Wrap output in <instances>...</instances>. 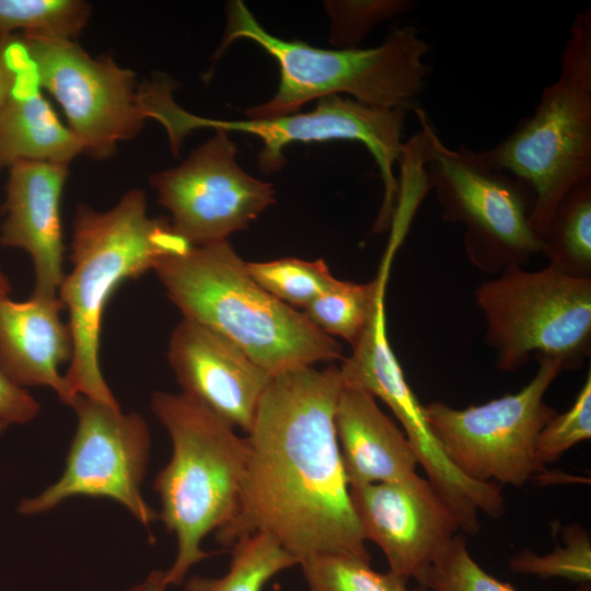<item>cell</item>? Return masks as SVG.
I'll return each instance as SVG.
<instances>
[{
  "label": "cell",
  "mask_w": 591,
  "mask_h": 591,
  "mask_svg": "<svg viewBox=\"0 0 591 591\" xmlns=\"http://www.w3.org/2000/svg\"><path fill=\"white\" fill-rule=\"evenodd\" d=\"M534 378L514 394L463 409L442 402L424 405L427 419L453 465L479 483L520 487L536 475L534 447L557 414L544 396L563 371L552 358H536Z\"/></svg>",
  "instance_id": "cell-10"
},
{
  "label": "cell",
  "mask_w": 591,
  "mask_h": 591,
  "mask_svg": "<svg viewBox=\"0 0 591 591\" xmlns=\"http://www.w3.org/2000/svg\"><path fill=\"white\" fill-rule=\"evenodd\" d=\"M151 409L172 440L171 460L153 487L161 501L159 519L177 541L164 582L178 586L194 565L215 554L201 548L204 537L225 526L237 511L248 443L183 393H152Z\"/></svg>",
  "instance_id": "cell-5"
},
{
  "label": "cell",
  "mask_w": 591,
  "mask_h": 591,
  "mask_svg": "<svg viewBox=\"0 0 591 591\" xmlns=\"http://www.w3.org/2000/svg\"><path fill=\"white\" fill-rule=\"evenodd\" d=\"M364 540L375 543L390 571L417 580L460 525L431 484L417 474L402 480L349 487Z\"/></svg>",
  "instance_id": "cell-15"
},
{
  "label": "cell",
  "mask_w": 591,
  "mask_h": 591,
  "mask_svg": "<svg viewBox=\"0 0 591 591\" xmlns=\"http://www.w3.org/2000/svg\"><path fill=\"white\" fill-rule=\"evenodd\" d=\"M575 591H591V584L590 582L580 583Z\"/></svg>",
  "instance_id": "cell-35"
},
{
  "label": "cell",
  "mask_w": 591,
  "mask_h": 591,
  "mask_svg": "<svg viewBox=\"0 0 591 591\" xmlns=\"http://www.w3.org/2000/svg\"><path fill=\"white\" fill-rule=\"evenodd\" d=\"M236 154L229 132L216 129L179 165L150 177L174 233L189 245L228 240L275 202L273 185L243 171Z\"/></svg>",
  "instance_id": "cell-13"
},
{
  "label": "cell",
  "mask_w": 591,
  "mask_h": 591,
  "mask_svg": "<svg viewBox=\"0 0 591 591\" xmlns=\"http://www.w3.org/2000/svg\"><path fill=\"white\" fill-rule=\"evenodd\" d=\"M485 164L526 182L531 215L543 237L552 213L577 183L591 177V10L578 11L564 46L558 79L544 88L531 116L494 148Z\"/></svg>",
  "instance_id": "cell-6"
},
{
  "label": "cell",
  "mask_w": 591,
  "mask_h": 591,
  "mask_svg": "<svg viewBox=\"0 0 591 591\" xmlns=\"http://www.w3.org/2000/svg\"><path fill=\"white\" fill-rule=\"evenodd\" d=\"M192 245L176 235L163 218H150L142 189L127 192L106 211L78 205L72 221L71 269L58 291L73 341L72 358L65 374L73 398L119 408L103 378L100 337L104 308L126 279L153 269L163 257L185 252Z\"/></svg>",
  "instance_id": "cell-3"
},
{
  "label": "cell",
  "mask_w": 591,
  "mask_h": 591,
  "mask_svg": "<svg viewBox=\"0 0 591 591\" xmlns=\"http://www.w3.org/2000/svg\"><path fill=\"white\" fill-rule=\"evenodd\" d=\"M424 134V163L429 189L442 219L463 223V245L480 271L499 274L523 267L542 253L543 241L531 223L535 196L530 185L489 169L479 152L445 146L427 114L415 109Z\"/></svg>",
  "instance_id": "cell-7"
},
{
  "label": "cell",
  "mask_w": 591,
  "mask_h": 591,
  "mask_svg": "<svg viewBox=\"0 0 591 591\" xmlns=\"http://www.w3.org/2000/svg\"><path fill=\"white\" fill-rule=\"evenodd\" d=\"M308 591H404L406 579L373 570L370 560L343 553H315L298 564Z\"/></svg>",
  "instance_id": "cell-25"
},
{
  "label": "cell",
  "mask_w": 591,
  "mask_h": 591,
  "mask_svg": "<svg viewBox=\"0 0 591 591\" xmlns=\"http://www.w3.org/2000/svg\"><path fill=\"white\" fill-rule=\"evenodd\" d=\"M474 300L486 323L484 341L496 367L512 372L532 357L557 360L578 370L591 352V278L546 266H511L482 282Z\"/></svg>",
  "instance_id": "cell-8"
},
{
  "label": "cell",
  "mask_w": 591,
  "mask_h": 591,
  "mask_svg": "<svg viewBox=\"0 0 591 591\" xmlns=\"http://www.w3.org/2000/svg\"><path fill=\"white\" fill-rule=\"evenodd\" d=\"M37 82L62 107L69 128L95 160L109 158L135 138L157 106L169 79L138 83L134 71L111 56L92 57L74 40L22 34Z\"/></svg>",
  "instance_id": "cell-9"
},
{
  "label": "cell",
  "mask_w": 591,
  "mask_h": 591,
  "mask_svg": "<svg viewBox=\"0 0 591 591\" xmlns=\"http://www.w3.org/2000/svg\"><path fill=\"white\" fill-rule=\"evenodd\" d=\"M339 367L294 369L271 378L247 432L248 457L237 511L216 532L232 546L256 532L299 560L343 553L370 560L352 509L335 429Z\"/></svg>",
  "instance_id": "cell-1"
},
{
  "label": "cell",
  "mask_w": 591,
  "mask_h": 591,
  "mask_svg": "<svg viewBox=\"0 0 591 591\" xmlns=\"http://www.w3.org/2000/svg\"><path fill=\"white\" fill-rule=\"evenodd\" d=\"M153 270L184 318L234 343L271 378L344 360L340 343L264 290L228 240L165 256Z\"/></svg>",
  "instance_id": "cell-2"
},
{
  "label": "cell",
  "mask_w": 591,
  "mask_h": 591,
  "mask_svg": "<svg viewBox=\"0 0 591 591\" xmlns=\"http://www.w3.org/2000/svg\"><path fill=\"white\" fill-rule=\"evenodd\" d=\"M167 360L183 394L233 428L251 430L271 376L234 343L182 317L171 333Z\"/></svg>",
  "instance_id": "cell-16"
},
{
  "label": "cell",
  "mask_w": 591,
  "mask_h": 591,
  "mask_svg": "<svg viewBox=\"0 0 591 591\" xmlns=\"http://www.w3.org/2000/svg\"><path fill=\"white\" fill-rule=\"evenodd\" d=\"M11 291L10 282L7 279L5 275L0 269V300L9 298Z\"/></svg>",
  "instance_id": "cell-34"
},
{
  "label": "cell",
  "mask_w": 591,
  "mask_h": 591,
  "mask_svg": "<svg viewBox=\"0 0 591 591\" xmlns=\"http://www.w3.org/2000/svg\"><path fill=\"white\" fill-rule=\"evenodd\" d=\"M416 581L432 591H515L473 559L465 536L459 533L442 547Z\"/></svg>",
  "instance_id": "cell-28"
},
{
  "label": "cell",
  "mask_w": 591,
  "mask_h": 591,
  "mask_svg": "<svg viewBox=\"0 0 591 591\" xmlns=\"http://www.w3.org/2000/svg\"><path fill=\"white\" fill-rule=\"evenodd\" d=\"M344 385L383 401L403 427L418 464L459 522L460 531H479L478 512L499 518L505 512L501 485L475 482L462 474L436 437L386 336L384 303L379 305L352 352L339 367Z\"/></svg>",
  "instance_id": "cell-11"
},
{
  "label": "cell",
  "mask_w": 591,
  "mask_h": 591,
  "mask_svg": "<svg viewBox=\"0 0 591 591\" xmlns=\"http://www.w3.org/2000/svg\"><path fill=\"white\" fill-rule=\"evenodd\" d=\"M82 0H0V34H23L74 40L91 16Z\"/></svg>",
  "instance_id": "cell-24"
},
{
  "label": "cell",
  "mask_w": 591,
  "mask_h": 591,
  "mask_svg": "<svg viewBox=\"0 0 591 591\" xmlns=\"http://www.w3.org/2000/svg\"><path fill=\"white\" fill-rule=\"evenodd\" d=\"M240 38L263 47L280 71L276 94L245 109L248 119L294 114L310 101L338 93L373 107L416 109L429 73L424 61L429 45L413 25L393 30L376 47L323 49L269 34L242 1H231L225 32L213 58Z\"/></svg>",
  "instance_id": "cell-4"
},
{
  "label": "cell",
  "mask_w": 591,
  "mask_h": 591,
  "mask_svg": "<svg viewBox=\"0 0 591 591\" xmlns=\"http://www.w3.org/2000/svg\"><path fill=\"white\" fill-rule=\"evenodd\" d=\"M408 112L406 108L373 107L354 99L329 95L320 99L312 112L280 117L231 121L189 114L187 129L192 132L199 128H213L257 136L264 144L258 154V167L266 174L282 166L283 148L292 142L360 141L373 155L381 173L384 198L379 217L386 220L392 217L394 200L398 197L394 165L403 155L405 143L402 137Z\"/></svg>",
  "instance_id": "cell-14"
},
{
  "label": "cell",
  "mask_w": 591,
  "mask_h": 591,
  "mask_svg": "<svg viewBox=\"0 0 591 591\" xmlns=\"http://www.w3.org/2000/svg\"><path fill=\"white\" fill-rule=\"evenodd\" d=\"M542 241L547 266L571 277L591 278V177L563 196Z\"/></svg>",
  "instance_id": "cell-21"
},
{
  "label": "cell",
  "mask_w": 591,
  "mask_h": 591,
  "mask_svg": "<svg viewBox=\"0 0 591 591\" xmlns=\"http://www.w3.org/2000/svg\"><path fill=\"white\" fill-rule=\"evenodd\" d=\"M591 438V371L576 396L572 406L556 414L541 430L534 447L536 475L557 461L567 450Z\"/></svg>",
  "instance_id": "cell-29"
},
{
  "label": "cell",
  "mask_w": 591,
  "mask_h": 591,
  "mask_svg": "<svg viewBox=\"0 0 591 591\" xmlns=\"http://www.w3.org/2000/svg\"><path fill=\"white\" fill-rule=\"evenodd\" d=\"M68 164L21 162L9 169L0 245L25 251L35 273L34 296L56 298L65 278L60 199Z\"/></svg>",
  "instance_id": "cell-17"
},
{
  "label": "cell",
  "mask_w": 591,
  "mask_h": 591,
  "mask_svg": "<svg viewBox=\"0 0 591 591\" xmlns=\"http://www.w3.org/2000/svg\"><path fill=\"white\" fill-rule=\"evenodd\" d=\"M80 153L81 141L38 90L12 92L0 112V171L21 162L69 164Z\"/></svg>",
  "instance_id": "cell-20"
},
{
  "label": "cell",
  "mask_w": 591,
  "mask_h": 591,
  "mask_svg": "<svg viewBox=\"0 0 591 591\" xmlns=\"http://www.w3.org/2000/svg\"><path fill=\"white\" fill-rule=\"evenodd\" d=\"M39 409L37 401L0 369V420L8 425L28 422L37 416Z\"/></svg>",
  "instance_id": "cell-31"
},
{
  "label": "cell",
  "mask_w": 591,
  "mask_h": 591,
  "mask_svg": "<svg viewBox=\"0 0 591 591\" xmlns=\"http://www.w3.org/2000/svg\"><path fill=\"white\" fill-rule=\"evenodd\" d=\"M59 297L32 294L26 301L0 300V369L16 385L48 386L69 406V392L59 368L70 362L73 341Z\"/></svg>",
  "instance_id": "cell-18"
},
{
  "label": "cell",
  "mask_w": 591,
  "mask_h": 591,
  "mask_svg": "<svg viewBox=\"0 0 591 591\" xmlns=\"http://www.w3.org/2000/svg\"><path fill=\"white\" fill-rule=\"evenodd\" d=\"M13 35L0 34V112L15 89L18 73L9 55L14 42Z\"/></svg>",
  "instance_id": "cell-32"
},
{
  "label": "cell",
  "mask_w": 591,
  "mask_h": 591,
  "mask_svg": "<svg viewBox=\"0 0 591 591\" xmlns=\"http://www.w3.org/2000/svg\"><path fill=\"white\" fill-rule=\"evenodd\" d=\"M246 269L264 290L293 309L303 310L337 281L323 259L246 262Z\"/></svg>",
  "instance_id": "cell-26"
},
{
  "label": "cell",
  "mask_w": 591,
  "mask_h": 591,
  "mask_svg": "<svg viewBox=\"0 0 591 591\" xmlns=\"http://www.w3.org/2000/svg\"><path fill=\"white\" fill-rule=\"evenodd\" d=\"M8 426L7 422L0 420V432Z\"/></svg>",
  "instance_id": "cell-37"
},
{
  "label": "cell",
  "mask_w": 591,
  "mask_h": 591,
  "mask_svg": "<svg viewBox=\"0 0 591 591\" xmlns=\"http://www.w3.org/2000/svg\"><path fill=\"white\" fill-rule=\"evenodd\" d=\"M561 544L556 542L551 553L538 555L523 549L508 560L509 569L517 573L542 579L563 578L576 583L591 581V540L580 524L561 529Z\"/></svg>",
  "instance_id": "cell-27"
},
{
  "label": "cell",
  "mask_w": 591,
  "mask_h": 591,
  "mask_svg": "<svg viewBox=\"0 0 591 591\" xmlns=\"http://www.w3.org/2000/svg\"><path fill=\"white\" fill-rule=\"evenodd\" d=\"M404 591H432V590H430L429 588H426V587H424V586H419V587H417V588H415V589H413V590H408V589L406 588Z\"/></svg>",
  "instance_id": "cell-36"
},
{
  "label": "cell",
  "mask_w": 591,
  "mask_h": 591,
  "mask_svg": "<svg viewBox=\"0 0 591 591\" xmlns=\"http://www.w3.org/2000/svg\"><path fill=\"white\" fill-rule=\"evenodd\" d=\"M164 571L153 570L142 582L131 587L126 591H165Z\"/></svg>",
  "instance_id": "cell-33"
},
{
  "label": "cell",
  "mask_w": 591,
  "mask_h": 591,
  "mask_svg": "<svg viewBox=\"0 0 591 591\" xmlns=\"http://www.w3.org/2000/svg\"><path fill=\"white\" fill-rule=\"evenodd\" d=\"M335 429L349 487L417 474L418 461L405 433L369 392L343 384Z\"/></svg>",
  "instance_id": "cell-19"
},
{
  "label": "cell",
  "mask_w": 591,
  "mask_h": 591,
  "mask_svg": "<svg viewBox=\"0 0 591 591\" xmlns=\"http://www.w3.org/2000/svg\"><path fill=\"white\" fill-rule=\"evenodd\" d=\"M332 19L329 42L340 48H358L379 23L412 11L413 0L325 1Z\"/></svg>",
  "instance_id": "cell-30"
},
{
  "label": "cell",
  "mask_w": 591,
  "mask_h": 591,
  "mask_svg": "<svg viewBox=\"0 0 591 591\" xmlns=\"http://www.w3.org/2000/svg\"><path fill=\"white\" fill-rule=\"evenodd\" d=\"M385 274L368 283L337 281L304 309L305 316L322 332L347 340H359L376 309L383 303Z\"/></svg>",
  "instance_id": "cell-23"
},
{
  "label": "cell",
  "mask_w": 591,
  "mask_h": 591,
  "mask_svg": "<svg viewBox=\"0 0 591 591\" xmlns=\"http://www.w3.org/2000/svg\"><path fill=\"white\" fill-rule=\"evenodd\" d=\"M227 573L220 578L193 576L183 591H262L277 573L299 559L264 532L242 536L232 546Z\"/></svg>",
  "instance_id": "cell-22"
},
{
  "label": "cell",
  "mask_w": 591,
  "mask_h": 591,
  "mask_svg": "<svg viewBox=\"0 0 591 591\" xmlns=\"http://www.w3.org/2000/svg\"><path fill=\"white\" fill-rule=\"evenodd\" d=\"M71 407L78 416L61 477L33 498L19 505V512L33 515L53 509L78 495L111 498L143 525L159 519L141 495L150 452V433L138 413L123 414L84 396Z\"/></svg>",
  "instance_id": "cell-12"
}]
</instances>
